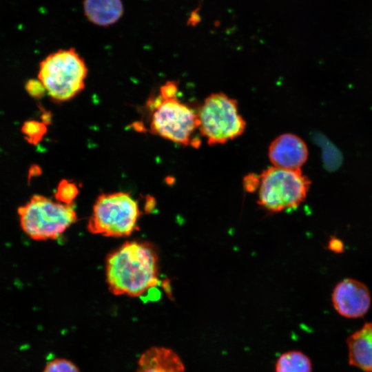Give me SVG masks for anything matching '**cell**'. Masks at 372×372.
Wrapping results in <instances>:
<instances>
[{
    "label": "cell",
    "instance_id": "16",
    "mask_svg": "<svg viewBox=\"0 0 372 372\" xmlns=\"http://www.w3.org/2000/svg\"><path fill=\"white\" fill-rule=\"evenodd\" d=\"M42 372H80V370L73 362L56 358L48 362Z\"/></svg>",
    "mask_w": 372,
    "mask_h": 372
},
{
    "label": "cell",
    "instance_id": "4",
    "mask_svg": "<svg viewBox=\"0 0 372 372\" xmlns=\"http://www.w3.org/2000/svg\"><path fill=\"white\" fill-rule=\"evenodd\" d=\"M141 214L138 202L130 193L102 194L93 205L87 229L92 234L107 237L128 236L138 229Z\"/></svg>",
    "mask_w": 372,
    "mask_h": 372
},
{
    "label": "cell",
    "instance_id": "2",
    "mask_svg": "<svg viewBox=\"0 0 372 372\" xmlns=\"http://www.w3.org/2000/svg\"><path fill=\"white\" fill-rule=\"evenodd\" d=\"M87 68L84 59L73 48L59 50L39 65L38 79L56 103L68 101L85 87Z\"/></svg>",
    "mask_w": 372,
    "mask_h": 372
},
{
    "label": "cell",
    "instance_id": "5",
    "mask_svg": "<svg viewBox=\"0 0 372 372\" xmlns=\"http://www.w3.org/2000/svg\"><path fill=\"white\" fill-rule=\"evenodd\" d=\"M146 107L150 114V133L185 146H198L199 141L192 135L199 128V118L191 107L176 97L164 99L159 94L150 97Z\"/></svg>",
    "mask_w": 372,
    "mask_h": 372
},
{
    "label": "cell",
    "instance_id": "13",
    "mask_svg": "<svg viewBox=\"0 0 372 372\" xmlns=\"http://www.w3.org/2000/svg\"><path fill=\"white\" fill-rule=\"evenodd\" d=\"M275 372H312V364L309 358L302 351H288L276 360Z\"/></svg>",
    "mask_w": 372,
    "mask_h": 372
},
{
    "label": "cell",
    "instance_id": "6",
    "mask_svg": "<svg viewBox=\"0 0 372 372\" xmlns=\"http://www.w3.org/2000/svg\"><path fill=\"white\" fill-rule=\"evenodd\" d=\"M309 185L300 169L271 167L260 176L258 203L272 213L295 208L305 199Z\"/></svg>",
    "mask_w": 372,
    "mask_h": 372
},
{
    "label": "cell",
    "instance_id": "20",
    "mask_svg": "<svg viewBox=\"0 0 372 372\" xmlns=\"http://www.w3.org/2000/svg\"><path fill=\"white\" fill-rule=\"evenodd\" d=\"M328 248L335 253H341L344 251V244L340 239L332 237L328 242Z\"/></svg>",
    "mask_w": 372,
    "mask_h": 372
},
{
    "label": "cell",
    "instance_id": "9",
    "mask_svg": "<svg viewBox=\"0 0 372 372\" xmlns=\"http://www.w3.org/2000/svg\"><path fill=\"white\" fill-rule=\"evenodd\" d=\"M268 156L273 167L300 169L308 157L307 147L304 141L292 134H284L270 144Z\"/></svg>",
    "mask_w": 372,
    "mask_h": 372
},
{
    "label": "cell",
    "instance_id": "7",
    "mask_svg": "<svg viewBox=\"0 0 372 372\" xmlns=\"http://www.w3.org/2000/svg\"><path fill=\"white\" fill-rule=\"evenodd\" d=\"M200 132L211 145L224 144L240 136L246 123L237 101L223 93L205 99L198 112Z\"/></svg>",
    "mask_w": 372,
    "mask_h": 372
},
{
    "label": "cell",
    "instance_id": "19",
    "mask_svg": "<svg viewBox=\"0 0 372 372\" xmlns=\"http://www.w3.org/2000/svg\"><path fill=\"white\" fill-rule=\"evenodd\" d=\"M260 185V176H257L255 174H249L244 179V186L245 190L252 192L256 189Z\"/></svg>",
    "mask_w": 372,
    "mask_h": 372
},
{
    "label": "cell",
    "instance_id": "17",
    "mask_svg": "<svg viewBox=\"0 0 372 372\" xmlns=\"http://www.w3.org/2000/svg\"><path fill=\"white\" fill-rule=\"evenodd\" d=\"M25 90L30 96L39 99L43 97L46 90L43 83L38 79H30L25 83Z\"/></svg>",
    "mask_w": 372,
    "mask_h": 372
},
{
    "label": "cell",
    "instance_id": "1",
    "mask_svg": "<svg viewBox=\"0 0 372 372\" xmlns=\"http://www.w3.org/2000/svg\"><path fill=\"white\" fill-rule=\"evenodd\" d=\"M157 251L147 241L124 242L110 252L105 261V276L109 291L115 296L139 297L157 286Z\"/></svg>",
    "mask_w": 372,
    "mask_h": 372
},
{
    "label": "cell",
    "instance_id": "18",
    "mask_svg": "<svg viewBox=\"0 0 372 372\" xmlns=\"http://www.w3.org/2000/svg\"><path fill=\"white\" fill-rule=\"evenodd\" d=\"M178 90L177 83L175 81H167L160 88L159 95L164 99L176 97Z\"/></svg>",
    "mask_w": 372,
    "mask_h": 372
},
{
    "label": "cell",
    "instance_id": "8",
    "mask_svg": "<svg viewBox=\"0 0 372 372\" xmlns=\"http://www.w3.org/2000/svg\"><path fill=\"white\" fill-rule=\"evenodd\" d=\"M333 306L341 316L347 318L364 316L371 306V294L362 282L345 279L334 288L331 296Z\"/></svg>",
    "mask_w": 372,
    "mask_h": 372
},
{
    "label": "cell",
    "instance_id": "12",
    "mask_svg": "<svg viewBox=\"0 0 372 372\" xmlns=\"http://www.w3.org/2000/svg\"><path fill=\"white\" fill-rule=\"evenodd\" d=\"M83 5L87 19L102 27L114 24L123 14L121 0H84Z\"/></svg>",
    "mask_w": 372,
    "mask_h": 372
},
{
    "label": "cell",
    "instance_id": "14",
    "mask_svg": "<svg viewBox=\"0 0 372 372\" xmlns=\"http://www.w3.org/2000/svg\"><path fill=\"white\" fill-rule=\"evenodd\" d=\"M25 139L30 144H38L48 132L47 125L42 122L29 120L23 123L21 130Z\"/></svg>",
    "mask_w": 372,
    "mask_h": 372
},
{
    "label": "cell",
    "instance_id": "3",
    "mask_svg": "<svg viewBox=\"0 0 372 372\" xmlns=\"http://www.w3.org/2000/svg\"><path fill=\"white\" fill-rule=\"evenodd\" d=\"M17 214L21 229L34 240L56 239L77 220L74 203L55 202L39 194L19 207Z\"/></svg>",
    "mask_w": 372,
    "mask_h": 372
},
{
    "label": "cell",
    "instance_id": "15",
    "mask_svg": "<svg viewBox=\"0 0 372 372\" xmlns=\"http://www.w3.org/2000/svg\"><path fill=\"white\" fill-rule=\"evenodd\" d=\"M79 193L75 183L67 179L61 180L55 192L56 201L64 204H72Z\"/></svg>",
    "mask_w": 372,
    "mask_h": 372
},
{
    "label": "cell",
    "instance_id": "10",
    "mask_svg": "<svg viewBox=\"0 0 372 372\" xmlns=\"http://www.w3.org/2000/svg\"><path fill=\"white\" fill-rule=\"evenodd\" d=\"M136 372H186L179 355L165 347H152L140 356Z\"/></svg>",
    "mask_w": 372,
    "mask_h": 372
},
{
    "label": "cell",
    "instance_id": "11",
    "mask_svg": "<svg viewBox=\"0 0 372 372\" xmlns=\"http://www.w3.org/2000/svg\"><path fill=\"white\" fill-rule=\"evenodd\" d=\"M349 363L364 372H372V322L365 323L347 340Z\"/></svg>",
    "mask_w": 372,
    "mask_h": 372
}]
</instances>
